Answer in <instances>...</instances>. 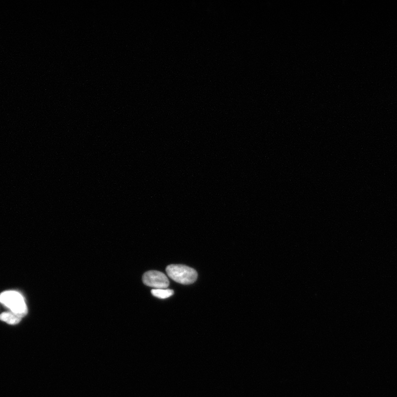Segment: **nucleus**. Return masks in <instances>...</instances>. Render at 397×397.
<instances>
[{"label":"nucleus","mask_w":397,"mask_h":397,"mask_svg":"<svg viewBox=\"0 0 397 397\" xmlns=\"http://www.w3.org/2000/svg\"><path fill=\"white\" fill-rule=\"evenodd\" d=\"M166 270L171 279L183 285L192 284L198 278L197 271L186 265L172 264Z\"/></svg>","instance_id":"nucleus-2"},{"label":"nucleus","mask_w":397,"mask_h":397,"mask_svg":"<svg viewBox=\"0 0 397 397\" xmlns=\"http://www.w3.org/2000/svg\"><path fill=\"white\" fill-rule=\"evenodd\" d=\"M143 281L145 285L155 289H165L170 285L167 276L159 271H147L143 275Z\"/></svg>","instance_id":"nucleus-3"},{"label":"nucleus","mask_w":397,"mask_h":397,"mask_svg":"<svg viewBox=\"0 0 397 397\" xmlns=\"http://www.w3.org/2000/svg\"><path fill=\"white\" fill-rule=\"evenodd\" d=\"M23 319L20 315L12 312H5L0 314V320L11 325L19 324Z\"/></svg>","instance_id":"nucleus-4"},{"label":"nucleus","mask_w":397,"mask_h":397,"mask_svg":"<svg viewBox=\"0 0 397 397\" xmlns=\"http://www.w3.org/2000/svg\"><path fill=\"white\" fill-rule=\"evenodd\" d=\"M0 303L10 311L24 317L28 313L25 298L21 293L14 290L5 291L0 294Z\"/></svg>","instance_id":"nucleus-1"},{"label":"nucleus","mask_w":397,"mask_h":397,"mask_svg":"<svg viewBox=\"0 0 397 397\" xmlns=\"http://www.w3.org/2000/svg\"><path fill=\"white\" fill-rule=\"evenodd\" d=\"M151 293L153 296L160 299H166L172 296L174 294V291L170 289H153L151 290Z\"/></svg>","instance_id":"nucleus-5"}]
</instances>
